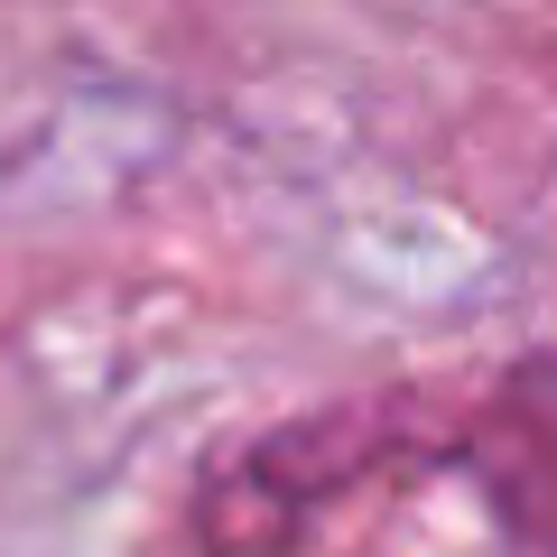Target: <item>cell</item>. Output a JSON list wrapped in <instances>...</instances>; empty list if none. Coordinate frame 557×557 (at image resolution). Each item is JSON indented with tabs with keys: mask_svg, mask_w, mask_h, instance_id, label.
Instances as JSON below:
<instances>
[{
	"mask_svg": "<svg viewBox=\"0 0 557 557\" xmlns=\"http://www.w3.org/2000/svg\"><path fill=\"white\" fill-rule=\"evenodd\" d=\"M446 474L483 502L502 548L557 557V344L502 362L446 418Z\"/></svg>",
	"mask_w": 557,
	"mask_h": 557,
	"instance_id": "7a4b0ae2",
	"label": "cell"
},
{
	"mask_svg": "<svg viewBox=\"0 0 557 557\" xmlns=\"http://www.w3.org/2000/svg\"><path fill=\"white\" fill-rule=\"evenodd\" d=\"M399 465H446V418H428L409 391H362L335 409L278 418L233 456H214L186 493V548L196 557H288L317 539L325 511L372 493Z\"/></svg>",
	"mask_w": 557,
	"mask_h": 557,
	"instance_id": "6da1fadb",
	"label": "cell"
}]
</instances>
